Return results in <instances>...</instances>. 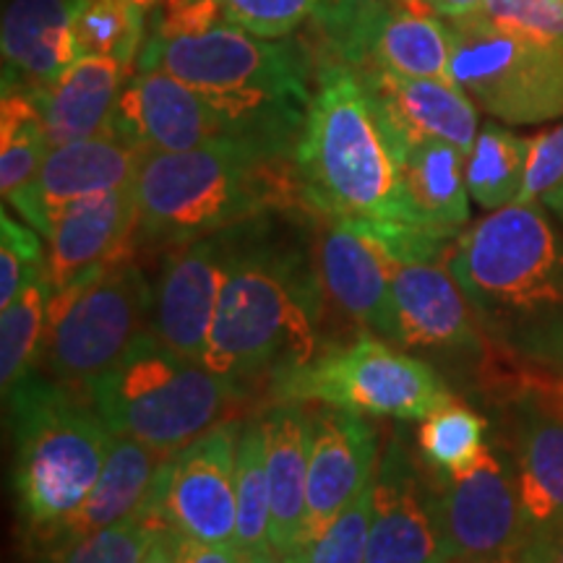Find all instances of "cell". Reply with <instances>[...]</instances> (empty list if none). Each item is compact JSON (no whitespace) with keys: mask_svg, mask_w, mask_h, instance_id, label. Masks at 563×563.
Here are the masks:
<instances>
[{"mask_svg":"<svg viewBox=\"0 0 563 563\" xmlns=\"http://www.w3.org/2000/svg\"><path fill=\"white\" fill-rule=\"evenodd\" d=\"M485 340L563 371V232L543 203H509L464 228L446 258Z\"/></svg>","mask_w":563,"mask_h":563,"instance_id":"6da1fadb","label":"cell"},{"mask_svg":"<svg viewBox=\"0 0 563 563\" xmlns=\"http://www.w3.org/2000/svg\"><path fill=\"white\" fill-rule=\"evenodd\" d=\"M136 70H165L201 97L228 123L232 139L292 157L311 108L306 60L292 45L264 40L228 16L183 34H146Z\"/></svg>","mask_w":563,"mask_h":563,"instance_id":"7a4b0ae2","label":"cell"},{"mask_svg":"<svg viewBox=\"0 0 563 563\" xmlns=\"http://www.w3.org/2000/svg\"><path fill=\"white\" fill-rule=\"evenodd\" d=\"M323 302L319 269L298 251L258 241L249 228L201 363L238 386L256 378L274 384L323 350Z\"/></svg>","mask_w":563,"mask_h":563,"instance_id":"3957f363","label":"cell"},{"mask_svg":"<svg viewBox=\"0 0 563 563\" xmlns=\"http://www.w3.org/2000/svg\"><path fill=\"white\" fill-rule=\"evenodd\" d=\"M292 157H277L243 139L186 152H144L136 175V243L175 249L262 220L300 199Z\"/></svg>","mask_w":563,"mask_h":563,"instance_id":"277c9868","label":"cell"},{"mask_svg":"<svg viewBox=\"0 0 563 563\" xmlns=\"http://www.w3.org/2000/svg\"><path fill=\"white\" fill-rule=\"evenodd\" d=\"M300 203L323 220L405 222L397 159L355 68L321 70L292 152Z\"/></svg>","mask_w":563,"mask_h":563,"instance_id":"5b68a950","label":"cell"},{"mask_svg":"<svg viewBox=\"0 0 563 563\" xmlns=\"http://www.w3.org/2000/svg\"><path fill=\"white\" fill-rule=\"evenodd\" d=\"M3 399L16 443L13 488L21 522L32 543L45 545L100 481L112 431L91 402L51 376L30 373Z\"/></svg>","mask_w":563,"mask_h":563,"instance_id":"8992f818","label":"cell"},{"mask_svg":"<svg viewBox=\"0 0 563 563\" xmlns=\"http://www.w3.org/2000/svg\"><path fill=\"white\" fill-rule=\"evenodd\" d=\"M241 394L235 382L165 347L146 329L87 399L112 435L175 454L214 428Z\"/></svg>","mask_w":563,"mask_h":563,"instance_id":"52a82bcc","label":"cell"},{"mask_svg":"<svg viewBox=\"0 0 563 563\" xmlns=\"http://www.w3.org/2000/svg\"><path fill=\"white\" fill-rule=\"evenodd\" d=\"M272 394L277 402L394 420H426L454 399L433 365L368 332L323 347L311 363L279 376Z\"/></svg>","mask_w":563,"mask_h":563,"instance_id":"ba28073f","label":"cell"},{"mask_svg":"<svg viewBox=\"0 0 563 563\" xmlns=\"http://www.w3.org/2000/svg\"><path fill=\"white\" fill-rule=\"evenodd\" d=\"M152 298L154 287L131 256L53 295L40 357L45 376L89 397L91 386L150 329Z\"/></svg>","mask_w":563,"mask_h":563,"instance_id":"9c48e42d","label":"cell"},{"mask_svg":"<svg viewBox=\"0 0 563 563\" xmlns=\"http://www.w3.org/2000/svg\"><path fill=\"white\" fill-rule=\"evenodd\" d=\"M452 26V79L485 112L509 125L563 118V47L490 30L467 19Z\"/></svg>","mask_w":563,"mask_h":563,"instance_id":"30bf717a","label":"cell"},{"mask_svg":"<svg viewBox=\"0 0 563 563\" xmlns=\"http://www.w3.org/2000/svg\"><path fill=\"white\" fill-rule=\"evenodd\" d=\"M519 363L496 378L504 382L522 504V545L511 563H530L563 530V373Z\"/></svg>","mask_w":563,"mask_h":563,"instance_id":"8fae6325","label":"cell"},{"mask_svg":"<svg viewBox=\"0 0 563 563\" xmlns=\"http://www.w3.org/2000/svg\"><path fill=\"white\" fill-rule=\"evenodd\" d=\"M243 422H217L170 454L146 506L162 527L199 543H235V456Z\"/></svg>","mask_w":563,"mask_h":563,"instance_id":"7c38bea8","label":"cell"},{"mask_svg":"<svg viewBox=\"0 0 563 563\" xmlns=\"http://www.w3.org/2000/svg\"><path fill=\"white\" fill-rule=\"evenodd\" d=\"M435 477L443 540L452 563H511L522 545V504L514 467L493 446L460 475Z\"/></svg>","mask_w":563,"mask_h":563,"instance_id":"4fadbf2b","label":"cell"},{"mask_svg":"<svg viewBox=\"0 0 563 563\" xmlns=\"http://www.w3.org/2000/svg\"><path fill=\"white\" fill-rule=\"evenodd\" d=\"M253 224V222H251ZM249 224L170 249L154 282L150 329L178 355L203 361L224 279L241 256Z\"/></svg>","mask_w":563,"mask_h":563,"instance_id":"5bb4252c","label":"cell"},{"mask_svg":"<svg viewBox=\"0 0 563 563\" xmlns=\"http://www.w3.org/2000/svg\"><path fill=\"white\" fill-rule=\"evenodd\" d=\"M365 563H452L435 483L420 473L402 431L391 435L373 477V522Z\"/></svg>","mask_w":563,"mask_h":563,"instance_id":"9a60e30c","label":"cell"},{"mask_svg":"<svg viewBox=\"0 0 563 563\" xmlns=\"http://www.w3.org/2000/svg\"><path fill=\"white\" fill-rule=\"evenodd\" d=\"M394 256L373 220H329L316 243V269L327 300L361 332L394 334Z\"/></svg>","mask_w":563,"mask_h":563,"instance_id":"2e32d148","label":"cell"},{"mask_svg":"<svg viewBox=\"0 0 563 563\" xmlns=\"http://www.w3.org/2000/svg\"><path fill=\"white\" fill-rule=\"evenodd\" d=\"M394 347L443 357H481L485 334L446 258L394 266Z\"/></svg>","mask_w":563,"mask_h":563,"instance_id":"e0dca14e","label":"cell"},{"mask_svg":"<svg viewBox=\"0 0 563 563\" xmlns=\"http://www.w3.org/2000/svg\"><path fill=\"white\" fill-rule=\"evenodd\" d=\"M144 152L115 131L53 146L37 175L9 201L40 235L63 209L133 186Z\"/></svg>","mask_w":563,"mask_h":563,"instance_id":"ac0fdd59","label":"cell"},{"mask_svg":"<svg viewBox=\"0 0 563 563\" xmlns=\"http://www.w3.org/2000/svg\"><path fill=\"white\" fill-rule=\"evenodd\" d=\"M378 439L365 415L323 407L313 412L311 462H308L306 525L300 545L327 530L376 477Z\"/></svg>","mask_w":563,"mask_h":563,"instance_id":"d6986e66","label":"cell"},{"mask_svg":"<svg viewBox=\"0 0 563 563\" xmlns=\"http://www.w3.org/2000/svg\"><path fill=\"white\" fill-rule=\"evenodd\" d=\"M110 131L141 152H186L232 139L207 97L165 70H136L131 76Z\"/></svg>","mask_w":563,"mask_h":563,"instance_id":"ffe728a7","label":"cell"},{"mask_svg":"<svg viewBox=\"0 0 563 563\" xmlns=\"http://www.w3.org/2000/svg\"><path fill=\"white\" fill-rule=\"evenodd\" d=\"M136 183L63 209L47 232V277L66 292L136 251Z\"/></svg>","mask_w":563,"mask_h":563,"instance_id":"44dd1931","label":"cell"},{"mask_svg":"<svg viewBox=\"0 0 563 563\" xmlns=\"http://www.w3.org/2000/svg\"><path fill=\"white\" fill-rule=\"evenodd\" d=\"M389 144L446 141L470 154L477 139V108L454 81L410 79L389 70H357Z\"/></svg>","mask_w":563,"mask_h":563,"instance_id":"7402d4cb","label":"cell"},{"mask_svg":"<svg viewBox=\"0 0 563 563\" xmlns=\"http://www.w3.org/2000/svg\"><path fill=\"white\" fill-rule=\"evenodd\" d=\"M79 0H5L0 24L3 91L37 95L79 60L74 16Z\"/></svg>","mask_w":563,"mask_h":563,"instance_id":"603a6c76","label":"cell"},{"mask_svg":"<svg viewBox=\"0 0 563 563\" xmlns=\"http://www.w3.org/2000/svg\"><path fill=\"white\" fill-rule=\"evenodd\" d=\"M407 220L454 241L470 222L467 154L446 141L394 144Z\"/></svg>","mask_w":563,"mask_h":563,"instance_id":"cb8c5ba5","label":"cell"},{"mask_svg":"<svg viewBox=\"0 0 563 563\" xmlns=\"http://www.w3.org/2000/svg\"><path fill=\"white\" fill-rule=\"evenodd\" d=\"M133 66L110 55H81L51 87L34 95L51 146L100 136L112 129Z\"/></svg>","mask_w":563,"mask_h":563,"instance_id":"d4e9b609","label":"cell"},{"mask_svg":"<svg viewBox=\"0 0 563 563\" xmlns=\"http://www.w3.org/2000/svg\"><path fill=\"white\" fill-rule=\"evenodd\" d=\"M266 473L272 493L269 548L292 555L306 525L308 462H311L313 412L300 402H277L264 415Z\"/></svg>","mask_w":563,"mask_h":563,"instance_id":"484cf974","label":"cell"},{"mask_svg":"<svg viewBox=\"0 0 563 563\" xmlns=\"http://www.w3.org/2000/svg\"><path fill=\"white\" fill-rule=\"evenodd\" d=\"M170 454L157 452L146 443L125 439V435H112L108 460H104L102 475L79 506L74 517H68L51 538H47L45 551L58 555L74 545L76 540L110 527L121 519L136 514L146 498L152 496L154 481H157L159 467Z\"/></svg>","mask_w":563,"mask_h":563,"instance_id":"4316f807","label":"cell"},{"mask_svg":"<svg viewBox=\"0 0 563 563\" xmlns=\"http://www.w3.org/2000/svg\"><path fill=\"white\" fill-rule=\"evenodd\" d=\"M363 68L410 79H452V26L410 0H394L365 42Z\"/></svg>","mask_w":563,"mask_h":563,"instance_id":"83f0119b","label":"cell"},{"mask_svg":"<svg viewBox=\"0 0 563 563\" xmlns=\"http://www.w3.org/2000/svg\"><path fill=\"white\" fill-rule=\"evenodd\" d=\"M530 139L504 129L498 123H485L477 131L473 152L467 154V191L483 209L496 211L517 201L522 191Z\"/></svg>","mask_w":563,"mask_h":563,"instance_id":"f1b7e54d","label":"cell"},{"mask_svg":"<svg viewBox=\"0 0 563 563\" xmlns=\"http://www.w3.org/2000/svg\"><path fill=\"white\" fill-rule=\"evenodd\" d=\"M53 287L47 272L0 313V386L3 397L30 376L45 347Z\"/></svg>","mask_w":563,"mask_h":563,"instance_id":"f546056e","label":"cell"},{"mask_svg":"<svg viewBox=\"0 0 563 563\" xmlns=\"http://www.w3.org/2000/svg\"><path fill=\"white\" fill-rule=\"evenodd\" d=\"M45 121L32 91H3L0 100V191L11 201L51 152Z\"/></svg>","mask_w":563,"mask_h":563,"instance_id":"4dcf8cb0","label":"cell"},{"mask_svg":"<svg viewBox=\"0 0 563 563\" xmlns=\"http://www.w3.org/2000/svg\"><path fill=\"white\" fill-rule=\"evenodd\" d=\"M235 498H238V530L235 543L241 551L269 548L272 525V493L266 473V435L264 418L245 420L238 439L235 456Z\"/></svg>","mask_w":563,"mask_h":563,"instance_id":"1f68e13d","label":"cell"},{"mask_svg":"<svg viewBox=\"0 0 563 563\" xmlns=\"http://www.w3.org/2000/svg\"><path fill=\"white\" fill-rule=\"evenodd\" d=\"M488 422L460 399H452L422 420L418 449L433 475H460L481 460Z\"/></svg>","mask_w":563,"mask_h":563,"instance_id":"d6a6232c","label":"cell"},{"mask_svg":"<svg viewBox=\"0 0 563 563\" xmlns=\"http://www.w3.org/2000/svg\"><path fill=\"white\" fill-rule=\"evenodd\" d=\"M150 13L131 0H79L74 42L81 55H110L136 66L146 40Z\"/></svg>","mask_w":563,"mask_h":563,"instance_id":"836d02e7","label":"cell"},{"mask_svg":"<svg viewBox=\"0 0 563 563\" xmlns=\"http://www.w3.org/2000/svg\"><path fill=\"white\" fill-rule=\"evenodd\" d=\"M159 530L165 527L157 514L144 504L121 522L76 540L74 545L55 555L53 563H141Z\"/></svg>","mask_w":563,"mask_h":563,"instance_id":"e575fe53","label":"cell"},{"mask_svg":"<svg viewBox=\"0 0 563 563\" xmlns=\"http://www.w3.org/2000/svg\"><path fill=\"white\" fill-rule=\"evenodd\" d=\"M394 5V0H321L313 21L336 55V63L361 68L365 58V42L373 26Z\"/></svg>","mask_w":563,"mask_h":563,"instance_id":"d590c367","label":"cell"},{"mask_svg":"<svg viewBox=\"0 0 563 563\" xmlns=\"http://www.w3.org/2000/svg\"><path fill=\"white\" fill-rule=\"evenodd\" d=\"M373 522V483L319 538L295 551L292 563H365Z\"/></svg>","mask_w":563,"mask_h":563,"instance_id":"8d00e7d4","label":"cell"},{"mask_svg":"<svg viewBox=\"0 0 563 563\" xmlns=\"http://www.w3.org/2000/svg\"><path fill=\"white\" fill-rule=\"evenodd\" d=\"M460 19L563 47V0H483Z\"/></svg>","mask_w":563,"mask_h":563,"instance_id":"74e56055","label":"cell"},{"mask_svg":"<svg viewBox=\"0 0 563 563\" xmlns=\"http://www.w3.org/2000/svg\"><path fill=\"white\" fill-rule=\"evenodd\" d=\"M47 272L40 235L13 220L9 211L0 214V306H9L34 279Z\"/></svg>","mask_w":563,"mask_h":563,"instance_id":"f35d334b","label":"cell"},{"mask_svg":"<svg viewBox=\"0 0 563 563\" xmlns=\"http://www.w3.org/2000/svg\"><path fill=\"white\" fill-rule=\"evenodd\" d=\"M224 16L264 40H285L316 16L321 0H220Z\"/></svg>","mask_w":563,"mask_h":563,"instance_id":"ab89813d","label":"cell"},{"mask_svg":"<svg viewBox=\"0 0 563 563\" xmlns=\"http://www.w3.org/2000/svg\"><path fill=\"white\" fill-rule=\"evenodd\" d=\"M563 183V123L530 139L522 191L514 203H543Z\"/></svg>","mask_w":563,"mask_h":563,"instance_id":"60d3db41","label":"cell"},{"mask_svg":"<svg viewBox=\"0 0 563 563\" xmlns=\"http://www.w3.org/2000/svg\"><path fill=\"white\" fill-rule=\"evenodd\" d=\"M238 543H199L180 538V563H241Z\"/></svg>","mask_w":563,"mask_h":563,"instance_id":"b9f144b4","label":"cell"},{"mask_svg":"<svg viewBox=\"0 0 563 563\" xmlns=\"http://www.w3.org/2000/svg\"><path fill=\"white\" fill-rule=\"evenodd\" d=\"M141 563H180V534L167 530V527L159 530Z\"/></svg>","mask_w":563,"mask_h":563,"instance_id":"7bdbcfd3","label":"cell"},{"mask_svg":"<svg viewBox=\"0 0 563 563\" xmlns=\"http://www.w3.org/2000/svg\"><path fill=\"white\" fill-rule=\"evenodd\" d=\"M410 3H418L422 9L439 13L441 19H460L473 13L483 0H410Z\"/></svg>","mask_w":563,"mask_h":563,"instance_id":"ee69618b","label":"cell"},{"mask_svg":"<svg viewBox=\"0 0 563 563\" xmlns=\"http://www.w3.org/2000/svg\"><path fill=\"white\" fill-rule=\"evenodd\" d=\"M241 563H292L290 555L272 551V548H258V551H243Z\"/></svg>","mask_w":563,"mask_h":563,"instance_id":"f6af8a7d","label":"cell"},{"mask_svg":"<svg viewBox=\"0 0 563 563\" xmlns=\"http://www.w3.org/2000/svg\"><path fill=\"white\" fill-rule=\"evenodd\" d=\"M530 563H563V530Z\"/></svg>","mask_w":563,"mask_h":563,"instance_id":"bcb514c9","label":"cell"},{"mask_svg":"<svg viewBox=\"0 0 563 563\" xmlns=\"http://www.w3.org/2000/svg\"><path fill=\"white\" fill-rule=\"evenodd\" d=\"M543 207H548L553 211L555 217H559V220L563 222V183L559 188H555V191L551 194V196H545V201H543Z\"/></svg>","mask_w":563,"mask_h":563,"instance_id":"7dc6e473","label":"cell"},{"mask_svg":"<svg viewBox=\"0 0 563 563\" xmlns=\"http://www.w3.org/2000/svg\"><path fill=\"white\" fill-rule=\"evenodd\" d=\"M131 3H136V5H139V9H144L146 13H150V11L154 9V5H157V3H159V0H131Z\"/></svg>","mask_w":563,"mask_h":563,"instance_id":"c3c4849f","label":"cell"}]
</instances>
